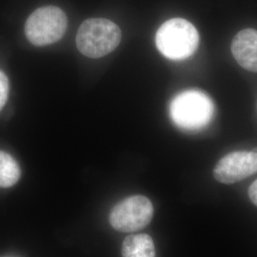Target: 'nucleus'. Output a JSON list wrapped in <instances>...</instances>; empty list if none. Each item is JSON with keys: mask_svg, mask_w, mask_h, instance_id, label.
<instances>
[{"mask_svg": "<svg viewBox=\"0 0 257 257\" xmlns=\"http://www.w3.org/2000/svg\"><path fill=\"white\" fill-rule=\"evenodd\" d=\"M157 49L172 60H183L193 55L199 43V35L191 22L183 19L166 21L156 33Z\"/></svg>", "mask_w": 257, "mask_h": 257, "instance_id": "obj_1", "label": "nucleus"}, {"mask_svg": "<svg viewBox=\"0 0 257 257\" xmlns=\"http://www.w3.org/2000/svg\"><path fill=\"white\" fill-rule=\"evenodd\" d=\"M121 31L109 19L84 21L76 35V46L82 55L98 58L110 54L119 45Z\"/></svg>", "mask_w": 257, "mask_h": 257, "instance_id": "obj_2", "label": "nucleus"}, {"mask_svg": "<svg viewBox=\"0 0 257 257\" xmlns=\"http://www.w3.org/2000/svg\"><path fill=\"white\" fill-rule=\"evenodd\" d=\"M171 118L179 128L194 131L211 122L213 104L204 92L189 90L177 94L170 105Z\"/></svg>", "mask_w": 257, "mask_h": 257, "instance_id": "obj_3", "label": "nucleus"}, {"mask_svg": "<svg viewBox=\"0 0 257 257\" xmlns=\"http://www.w3.org/2000/svg\"><path fill=\"white\" fill-rule=\"evenodd\" d=\"M67 24V17L62 10L55 6L42 7L27 19L26 37L36 46L50 45L64 36Z\"/></svg>", "mask_w": 257, "mask_h": 257, "instance_id": "obj_4", "label": "nucleus"}, {"mask_svg": "<svg viewBox=\"0 0 257 257\" xmlns=\"http://www.w3.org/2000/svg\"><path fill=\"white\" fill-rule=\"evenodd\" d=\"M154 215V207L144 195H134L117 203L110 211V223L113 229L133 232L145 228Z\"/></svg>", "mask_w": 257, "mask_h": 257, "instance_id": "obj_5", "label": "nucleus"}, {"mask_svg": "<svg viewBox=\"0 0 257 257\" xmlns=\"http://www.w3.org/2000/svg\"><path fill=\"white\" fill-rule=\"evenodd\" d=\"M257 172V150L232 152L223 156L213 169V177L222 184L244 180Z\"/></svg>", "mask_w": 257, "mask_h": 257, "instance_id": "obj_6", "label": "nucleus"}, {"mask_svg": "<svg viewBox=\"0 0 257 257\" xmlns=\"http://www.w3.org/2000/svg\"><path fill=\"white\" fill-rule=\"evenodd\" d=\"M230 51L243 69L257 73V31L245 29L233 37Z\"/></svg>", "mask_w": 257, "mask_h": 257, "instance_id": "obj_7", "label": "nucleus"}, {"mask_svg": "<svg viewBox=\"0 0 257 257\" xmlns=\"http://www.w3.org/2000/svg\"><path fill=\"white\" fill-rule=\"evenodd\" d=\"M122 256L156 257L153 239L145 233L128 235L122 245Z\"/></svg>", "mask_w": 257, "mask_h": 257, "instance_id": "obj_8", "label": "nucleus"}, {"mask_svg": "<svg viewBox=\"0 0 257 257\" xmlns=\"http://www.w3.org/2000/svg\"><path fill=\"white\" fill-rule=\"evenodd\" d=\"M20 168L16 159L0 151V187L9 188L19 181Z\"/></svg>", "mask_w": 257, "mask_h": 257, "instance_id": "obj_9", "label": "nucleus"}, {"mask_svg": "<svg viewBox=\"0 0 257 257\" xmlns=\"http://www.w3.org/2000/svg\"><path fill=\"white\" fill-rule=\"evenodd\" d=\"M9 93V81L7 76L0 71V110L4 107Z\"/></svg>", "mask_w": 257, "mask_h": 257, "instance_id": "obj_10", "label": "nucleus"}, {"mask_svg": "<svg viewBox=\"0 0 257 257\" xmlns=\"http://www.w3.org/2000/svg\"><path fill=\"white\" fill-rule=\"evenodd\" d=\"M248 197L257 207V179L248 188Z\"/></svg>", "mask_w": 257, "mask_h": 257, "instance_id": "obj_11", "label": "nucleus"}]
</instances>
